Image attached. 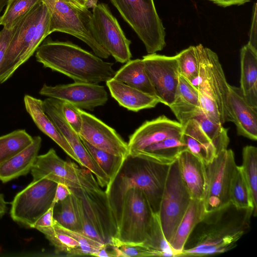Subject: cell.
Here are the masks:
<instances>
[{"instance_id":"obj_1","label":"cell","mask_w":257,"mask_h":257,"mask_svg":"<svg viewBox=\"0 0 257 257\" xmlns=\"http://www.w3.org/2000/svg\"><path fill=\"white\" fill-rule=\"evenodd\" d=\"M253 209H237L231 203L206 213L194 228L179 256H202L224 253L237 245L248 230Z\"/></svg>"},{"instance_id":"obj_2","label":"cell","mask_w":257,"mask_h":257,"mask_svg":"<svg viewBox=\"0 0 257 257\" xmlns=\"http://www.w3.org/2000/svg\"><path fill=\"white\" fill-rule=\"evenodd\" d=\"M170 166L138 155L128 154L126 157L115 177L105 190L117 225L123 196L131 189L142 190L154 213H158Z\"/></svg>"},{"instance_id":"obj_3","label":"cell","mask_w":257,"mask_h":257,"mask_svg":"<svg viewBox=\"0 0 257 257\" xmlns=\"http://www.w3.org/2000/svg\"><path fill=\"white\" fill-rule=\"evenodd\" d=\"M36 60L45 68L61 73L74 82L96 83L106 82L116 72L113 63L70 42L48 39L38 47Z\"/></svg>"},{"instance_id":"obj_4","label":"cell","mask_w":257,"mask_h":257,"mask_svg":"<svg viewBox=\"0 0 257 257\" xmlns=\"http://www.w3.org/2000/svg\"><path fill=\"white\" fill-rule=\"evenodd\" d=\"M48 11L49 34L60 32L86 44L96 56L106 59L109 54L99 44L92 24V14L75 0H41Z\"/></svg>"},{"instance_id":"obj_5","label":"cell","mask_w":257,"mask_h":257,"mask_svg":"<svg viewBox=\"0 0 257 257\" xmlns=\"http://www.w3.org/2000/svg\"><path fill=\"white\" fill-rule=\"evenodd\" d=\"M199 74L192 83L199 93L201 107L217 108L223 123L231 122L227 107L229 85L216 53L202 44L195 46Z\"/></svg>"},{"instance_id":"obj_6","label":"cell","mask_w":257,"mask_h":257,"mask_svg":"<svg viewBox=\"0 0 257 257\" xmlns=\"http://www.w3.org/2000/svg\"><path fill=\"white\" fill-rule=\"evenodd\" d=\"M136 33L147 53H156L166 45L165 31L154 0H109Z\"/></svg>"},{"instance_id":"obj_7","label":"cell","mask_w":257,"mask_h":257,"mask_svg":"<svg viewBox=\"0 0 257 257\" xmlns=\"http://www.w3.org/2000/svg\"><path fill=\"white\" fill-rule=\"evenodd\" d=\"M154 213L142 190L130 189L122 199L116 237L124 243H143L149 234Z\"/></svg>"},{"instance_id":"obj_8","label":"cell","mask_w":257,"mask_h":257,"mask_svg":"<svg viewBox=\"0 0 257 257\" xmlns=\"http://www.w3.org/2000/svg\"><path fill=\"white\" fill-rule=\"evenodd\" d=\"M31 172L34 180L45 178L64 184L70 188H101L89 170L63 160L53 148L37 156Z\"/></svg>"},{"instance_id":"obj_9","label":"cell","mask_w":257,"mask_h":257,"mask_svg":"<svg viewBox=\"0 0 257 257\" xmlns=\"http://www.w3.org/2000/svg\"><path fill=\"white\" fill-rule=\"evenodd\" d=\"M205 186L203 205L206 213L230 204L229 187L236 166L231 149L219 152L209 163L204 164Z\"/></svg>"},{"instance_id":"obj_10","label":"cell","mask_w":257,"mask_h":257,"mask_svg":"<svg viewBox=\"0 0 257 257\" xmlns=\"http://www.w3.org/2000/svg\"><path fill=\"white\" fill-rule=\"evenodd\" d=\"M191 200L176 159L169 167L158 213L163 231L168 242L185 214Z\"/></svg>"},{"instance_id":"obj_11","label":"cell","mask_w":257,"mask_h":257,"mask_svg":"<svg viewBox=\"0 0 257 257\" xmlns=\"http://www.w3.org/2000/svg\"><path fill=\"white\" fill-rule=\"evenodd\" d=\"M57 183L42 178L34 180L19 192L12 203L10 214L14 221L33 228L37 220L53 204Z\"/></svg>"},{"instance_id":"obj_12","label":"cell","mask_w":257,"mask_h":257,"mask_svg":"<svg viewBox=\"0 0 257 257\" xmlns=\"http://www.w3.org/2000/svg\"><path fill=\"white\" fill-rule=\"evenodd\" d=\"M92 24L99 44L119 63H124L132 58L131 42L125 36L117 20L107 5L97 4L92 9Z\"/></svg>"},{"instance_id":"obj_13","label":"cell","mask_w":257,"mask_h":257,"mask_svg":"<svg viewBox=\"0 0 257 257\" xmlns=\"http://www.w3.org/2000/svg\"><path fill=\"white\" fill-rule=\"evenodd\" d=\"M44 7L45 5L41 1L14 27L13 36L0 69V83L9 79L19 68L20 58L33 39L37 24Z\"/></svg>"},{"instance_id":"obj_14","label":"cell","mask_w":257,"mask_h":257,"mask_svg":"<svg viewBox=\"0 0 257 257\" xmlns=\"http://www.w3.org/2000/svg\"><path fill=\"white\" fill-rule=\"evenodd\" d=\"M142 59L156 96L169 106L174 100L180 75L175 56L148 54Z\"/></svg>"},{"instance_id":"obj_15","label":"cell","mask_w":257,"mask_h":257,"mask_svg":"<svg viewBox=\"0 0 257 257\" xmlns=\"http://www.w3.org/2000/svg\"><path fill=\"white\" fill-rule=\"evenodd\" d=\"M39 93L43 96L69 102L81 109L92 111L108 100L105 88L96 83L75 82L49 86L44 84Z\"/></svg>"},{"instance_id":"obj_16","label":"cell","mask_w":257,"mask_h":257,"mask_svg":"<svg viewBox=\"0 0 257 257\" xmlns=\"http://www.w3.org/2000/svg\"><path fill=\"white\" fill-rule=\"evenodd\" d=\"M70 189L81 199L104 243L109 245L116 237L117 227L105 191L101 188Z\"/></svg>"},{"instance_id":"obj_17","label":"cell","mask_w":257,"mask_h":257,"mask_svg":"<svg viewBox=\"0 0 257 257\" xmlns=\"http://www.w3.org/2000/svg\"><path fill=\"white\" fill-rule=\"evenodd\" d=\"M82 123L78 136L92 146L113 155L125 158L129 154L127 143L112 127L79 108Z\"/></svg>"},{"instance_id":"obj_18","label":"cell","mask_w":257,"mask_h":257,"mask_svg":"<svg viewBox=\"0 0 257 257\" xmlns=\"http://www.w3.org/2000/svg\"><path fill=\"white\" fill-rule=\"evenodd\" d=\"M183 129V126L178 121L164 115L146 121L129 137L127 143L128 154H136L166 138L181 136Z\"/></svg>"},{"instance_id":"obj_19","label":"cell","mask_w":257,"mask_h":257,"mask_svg":"<svg viewBox=\"0 0 257 257\" xmlns=\"http://www.w3.org/2000/svg\"><path fill=\"white\" fill-rule=\"evenodd\" d=\"M227 107L231 122L237 134L253 141L257 140V108L245 99L239 87L229 85Z\"/></svg>"},{"instance_id":"obj_20","label":"cell","mask_w":257,"mask_h":257,"mask_svg":"<svg viewBox=\"0 0 257 257\" xmlns=\"http://www.w3.org/2000/svg\"><path fill=\"white\" fill-rule=\"evenodd\" d=\"M169 107L183 126L201 111L197 89L180 75L174 100Z\"/></svg>"},{"instance_id":"obj_21","label":"cell","mask_w":257,"mask_h":257,"mask_svg":"<svg viewBox=\"0 0 257 257\" xmlns=\"http://www.w3.org/2000/svg\"><path fill=\"white\" fill-rule=\"evenodd\" d=\"M177 159L191 199L203 200L205 186L204 163L187 149L181 151Z\"/></svg>"},{"instance_id":"obj_22","label":"cell","mask_w":257,"mask_h":257,"mask_svg":"<svg viewBox=\"0 0 257 257\" xmlns=\"http://www.w3.org/2000/svg\"><path fill=\"white\" fill-rule=\"evenodd\" d=\"M105 82L111 96L120 106L129 110L137 112L154 107L160 103L155 96L132 87L113 78Z\"/></svg>"},{"instance_id":"obj_23","label":"cell","mask_w":257,"mask_h":257,"mask_svg":"<svg viewBox=\"0 0 257 257\" xmlns=\"http://www.w3.org/2000/svg\"><path fill=\"white\" fill-rule=\"evenodd\" d=\"M24 100L27 112L39 129L51 139L70 157L79 164L78 158L67 141L45 112L43 101L29 95H25Z\"/></svg>"},{"instance_id":"obj_24","label":"cell","mask_w":257,"mask_h":257,"mask_svg":"<svg viewBox=\"0 0 257 257\" xmlns=\"http://www.w3.org/2000/svg\"><path fill=\"white\" fill-rule=\"evenodd\" d=\"M41 138L33 137L32 142L0 165V180L6 183L29 173L38 156Z\"/></svg>"},{"instance_id":"obj_25","label":"cell","mask_w":257,"mask_h":257,"mask_svg":"<svg viewBox=\"0 0 257 257\" xmlns=\"http://www.w3.org/2000/svg\"><path fill=\"white\" fill-rule=\"evenodd\" d=\"M240 84L247 102L257 108V50L248 44L240 50Z\"/></svg>"},{"instance_id":"obj_26","label":"cell","mask_w":257,"mask_h":257,"mask_svg":"<svg viewBox=\"0 0 257 257\" xmlns=\"http://www.w3.org/2000/svg\"><path fill=\"white\" fill-rule=\"evenodd\" d=\"M182 139L187 150L204 164L210 162L217 154L213 144L195 118L183 126Z\"/></svg>"},{"instance_id":"obj_27","label":"cell","mask_w":257,"mask_h":257,"mask_svg":"<svg viewBox=\"0 0 257 257\" xmlns=\"http://www.w3.org/2000/svg\"><path fill=\"white\" fill-rule=\"evenodd\" d=\"M206 214L202 200L191 199L187 209L179 223L176 231L169 241L178 256L196 225Z\"/></svg>"},{"instance_id":"obj_28","label":"cell","mask_w":257,"mask_h":257,"mask_svg":"<svg viewBox=\"0 0 257 257\" xmlns=\"http://www.w3.org/2000/svg\"><path fill=\"white\" fill-rule=\"evenodd\" d=\"M113 78L132 87L156 96L155 90L146 72L142 59L130 60L116 71Z\"/></svg>"},{"instance_id":"obj_29","label":"cell","mask_w":257,"mask_h":257,"mask_svg":"<svg viewBox=\"0 0 257 257\" xmlns=\"http://www.w3.org/2000/svg\"><path fill=\"white\" fill-rule=\"evenodd\" d=\"M187 149L182 135L166 138L146 147L138 155L162 164L171 165L177 159L178 155Z\"/></svg>"},{"instance_id":"obj_30","label":"cell","mask_w":257,"mask_h":257,"mask_svg":"<svg viewBox=\"0 0 257 257\" xmlns=\"http://www.w3.org/2000/svg\"><path fill=\"white\" fill-rule=\"evenodd\" d=\"M242 173L247 184L251 196L253 216L257 214V148L246 146L242 150V164L240 166Z\"/></svg>"},{"instance_id":"obj_31","label":"cell","mask_w":257,"mask_h":257,"mask_svg":"<svg viewBox=\"0 0 257 257\" xmlns=\"http://www.w3.org/2000/svg\"><path fill=\"white\" fill-rule=\"evenodd\" d=\"M229 198L230 203L237 209L251 208L253 214L251 196L240 166L236 165L233 172L229 187Z\"/></svg>"},{"instance_id":"obj_32","label":"cell","mask_w":257,"mask_h":257,"mask_svg":"<svg viewBox=\"0 0 257 257\" xmlns=\"http://www.w3.org/2000/svg\"><path fill=\"white\" fill-rule=\"evenodd\" d=\"M25 130H15L0 137V165L19 153L33 141Z\"/></svg>"},{"instance_id":"obj_33","label":"cell","mask_w":257,"mask_h":257,"mask_svg":"<svg viewBox=\"0 0 257 257\" xmlns=\"http://www.w3.org/2000/svg\"><path fill=\"white\" fill-rule=\"evenodd\" d=\"M194 118L197 120L202 130L209 139L218 154L226 149L229 143L228 129L208 117L201 110Z\"/></svg>"},{"instance_id":"obj_34","label":"cell","mask_w":257,"mask_h":257,"mask_svg":"<svg viewBox=\"0 0 257 257\" xmlns=\"http://www.w3.org/2000/svg\"><path fill=\"white\" fill-rule=\"evenodd\" d=\"M80 139L91 157L109 178V183L111 182L126 157L113 155L92 146L83 139Z\"/></svg>"},{"instance_id":"obj_35","label":"cell","mask_w":257,"mask_h":257,"mask_svg":"<svg viewBox=\"0 0 257 257\" xmlns=\"http://www.w3.org/2000/svg\"><path fill=\"white\" fill-rule=\"evenodd\" d=\"M59 209L54 208L53 217L59 224L69 230L82 232L72 194L57 203Z\"/></svg>"},{"instance_id":"obj_36","label":"cell","mask_w":257,"mask_h":257,"mask_svg":"<svg viewBox=\"0 0 257 257\" xmlns=\"http://www.w3.org/2000/svg\"><path fill=\"white\" fill-rule=\"evenodd\" d=\"M41 0H8L4 14L0 17V25L13 29L18 21Z\"/></svg>"},{"instance_id":"obj_37","label":"cell","mask_w":257,"mask_h":257,"mask_svg":"<svg viewBox=\"0 0 257 257\" xmlns=\"http://www.w3.org/2000/svg\"><path fill=\"white\" fill-rule=\"evenodd\" d=\"M143 243L159 252L161 256H178L166 239L158 213L154 214L149 234Z\"/></svg>"},{"instance_id":"obj_38","label":"cell","mask_w":257,"mask_h":257,"mask_svg":"<svg viewBox=\"0 0 257 257\" xmlns=\"http://www.w3.org/2000/svg\"><path fill=\"white\" fill-rule=\"evenodd\" d=\"M54 228L62 232L66 233L76 240L80 245L72 249L67 254V256L93 255L103 244L91 238L87 237L83 233L65 228L59 224L55 220L54 223Z\"/></svg>"},{"instance_id":"obj_39","label":"cell","mask_w":257,"mask_h":257,"mask_svg":"<svg viewBox=\"0 0 257 257\" xmlns=\"http://www.w3.org/2000/svg\"><path fill=\"white\" fill-rule=\"evenodd\" d=\"M179 72L191 83L194 81L199 74V65L196 47L191 46L175 56Z\"/></svg>"},{"instance_id":"obj_40","label":"cell","mask_w":257,"mask_h":257,"mask_svg":"<svg viewBox=\"0 0 257 257\" xmlns=\"http://www.w3.org/2000/svg\"><path fill=\"white\" fill-rule=\"evenodd\" d=\"M49 14L45 5L37 24L33 39L20 58L18 63L19 67L25 63L33 55L42 41L49 35Z\"/></svg>"},{"instance_id":"obj_41","label":"cell","mask_w":257,"mask_h":257,"mask_svg":"<svg viewBox=\"0 0 257 257\" xmlns=\"http://www.w3.org/2000/svg\"><path fill=\"white\" fill-rule=\"evenodd\" d=\"M109 245L113 250L115 257L161 256L159 252L143 243H124L119 241L116 237H114Z\"/></svg>"},{"instance_id":"obj_42","label":"cell","mask_w":257,"mask_h":257,"mask_svg":"<svg viewBox=\"0 0 257 257\" xmlns=\"http://www.w3.org/2000/svg\"><path fill=\"white\" fill-rule=\"evenodd\" d=\"M37 230L43 233L55 248L56 253H68L78 247L79 242L69 235L56 230L52 226L40 228Z\"/></svg>"},{"instance_id":"obj_43","label":"cell","mask_w":257,"mask_h":257,"mask_svg":"<svg viewBox=\"0 0 257 257\" xmlns=\"http://www.w3.org/2000/svg\"><path fill=\"white\" fill-rule=\"evenodd\" d=\"M61 110L67 122L78 135L82 123L79 108L69 102L61 101Z\"/></svg>"},{"instance_id":"obj_44","label":"cell","mask_w":257,"mask_h":257,"mask_svg":"<svg viewBox=\"0 0 257 257\" xmlns=\"http://www.w3.org/2000/svg\"><path fill=\"white\" fill-rule=\"evenodd\" d=\"M13 31L14 28L8 29L5 28H3L0 31V69L10 43Z\"/></svg>"},{"instance_id":"obj_45","label":"cell","mask_w":257,"mask_h":257,"mask_svg":"<svg viewBox=\"0 0 257 257\" xmlns=\"http://www.w3.org/2000/svg\"><path fill=\"white\" fill-rule=\"evenodd\" d=\"M56 204H53L49 209L43 214L35 223L33 228L38 229L40 228L48 227L54 225V208Z\"/></svg>"},{"instance_id":"obj_46","label":"cell","mask_w":257,"mask_h":257,"mask_svg":"<svg viewBox=\"0 0 257 257\" xmlns=\"http://www.w3.org/2000/svg\"><path fill=\"white\" fill-rule=\"evenodd\" d=\"M72 194V190L66 185L58 183L53 202L55 204L60 202Z\"/></svg>"},{"instance_id":"obj_47","label":"cell","mask_w":257,"mask_h":257,"mask_svg":"<svg viewBox=\"0 0 257 257\" xmlns=\"http://www.w3.org/2000/svg\"><path fill=\"white\" fill-rule=\"evenodd\" d=\"M256 28V4L255 3L253 8L249 39L247 44L256 50H257Z\"/></svg>"},{"instance_id":"obj_48","label":"cell","mask_w":257,"mask_h":257,"mask_svg":"<svg viewBox=\"0 0 257 257\" xmlns=\"http://www.w3.org/2000/svg\"><path fill=\"white\" fill-rule=\"evenodd\" d=\"M223 7L232 5H241L249 2L250 0H208Z\"/></svg>"},{"instance_id":"obj_49","label":"cell","mask_w":257,"mask_h":257,"mask_svg":"<svg viewBox=\"0 0 257 257\" xmlns=\"http://www.w3.org/2000/svg\"><path fill=\"white\" fill-rule=\"evenodd\" d=\"M108 247V244H104L96 252L93 254L92 256L98 257H115L113 250L111 247V250H108L107 249Z\"/></svg>"},{"instance_id":"obj_50","label":"cell","mask_w":257,"mask_h":257,"mask_svg":"<svg viewBox=\"0 0 257 257\" xmlns=\"http://www.w3.org/2000/svg\"><path fill=\"white\" fill-rule=\"evenodd\" d=\"M7 210V202L5 201L4 195L0 193V218L5 214Z\"/></svg>"},{"instance_id":"obj_51","label":"cell","mask_w":257,"mask_h":257,"mask_svg":"<svg viewBox=\"0 0 257 257\" xmlns=\"http://www.w3.org/2000/svg\"><path fill=\"white\" fill-rule=\"evenodd\" d=\"M98 0H86L84 3V6L88 9L93 8L97 5Z\"/></svg>"},{"instance_id":"obj_52","label":"cell","mask_w":257,"mask_h":257,"mask_svg":"<svg viewBox=\"0 0 257 257\" xmlns=\"http://www.w3.org/2000/svg\"><path fill=\"white\" fill-rule=\"evenodd\" d=\"M7 0H0V14L4 7L7 5Z\"/></svg>"},{"instance_id":"obj_53","label":"cell","mask_w":257,"mask_h":257,"mask_svg":"<svg viewBox=\"0 0 257 257\" xmlns=\"http://www.w3.org/2000/svg\"><path fill=\"white\" fill-rule=\"evenodd\" d=\"M75 1H76L79 4H80L81 5L83 6H84V3H85V2L86 1V0H75Z\"/></svg>"}]
</instances>
